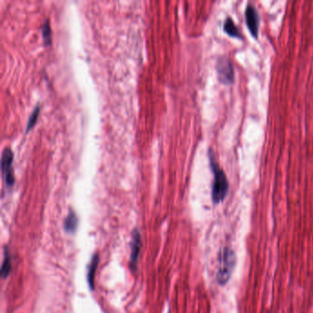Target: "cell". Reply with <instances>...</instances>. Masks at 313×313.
<instances>
[{"label": "cell", "instance_id": "obj_12", "mask_svg": "<svg viewBox=\"0 0 313 313\" xmlns=\"http://www.w3.org/2000/svg\"><path fill=\"white\" fill-rule=\"evenodd\" d=\"M5 257H4V261L2 263V270H1V275L3 278H7L9 275L10 270H11V263H10V257L8 255V252L6 251L5 253Z\"/></svg>", "mask_w": 313, "mask_h": 313}, {"label": "cell", "instance_id": "obj_4", "mask_svg": "<svg viewBox=\"0 0 313 313\" xmlns=\"http://www.w3.org/2000/svg\"><path fill=\"white\" fill-rule=\"evenodd\" d=\"M216 69L218 78L221 83L225 85H231L235 80V70L232 62L226 57H221L217 60Z\"/></svg>", "mask_w": 313, "mask_h": 313}, {"label": "cell", "instance_id": "obj_3", "mask_svg": "<svg viewBox=\"0 0 313 313\" xmlns=\"http://www.w3.org/2000/svg\"><path fill=\"white\" fill-rule=\"evenodd\" d=\"M13 158H14L13 152L9 147H6L3 150L2 157H1V166H2L3 178L5 179V182L7 186L13 185L15 182L13 166H12Z\"/></svg>", "mask_w": 313, "mask_h": 313}, {"label": "cell", "instance_id": "obj_5", "mask_svg": "<svg viewBox=\"0 0 313 313\" xmlns=\"http://www.w3.org/2000/svg\"><path fill=\"white\" fill-rule=\"evenodd\" d=\"M245 20L251 34L257 38L259 30V15L255 6L248 4L245 9Z\"/></svg>", "mask_w": 313, "mask_h": 313}, {"label": "cell", "instance_id": "obj_2", "mask_svg": "<svg viewBox=\"0 0 313 313\" xmlns=\"http://www.w3.org/2000/svg\"><path fill=\"white\" fill-rule=\"evenodd\" d=\"M218 270H217V281L223 286L227 284L236 263V256L234 250L230 247L221 248L218 257Z\"/></svg>", "mask_w": 313, "mask_h": 313}, {"label": "cell", "instance_id": "obj_8", "mask_svg": "<svg viewBox=\"0 0 313 313\" xmlns=\"http://www.w3.org/2000/svg\"><path fill=\"white\" fill-rule=\"evenodd\" d=\"M78 224V218L75 211L71 210L64 221V230L67 233H75Z\"/></svg>", "mask_w": 313, "mask_h": 313}, {"label": "cell", "instance_id": "obj_1", "mask_svg": "<svg viewBox=\"0 0 313 313\" xmlns=\"http://www.w3.org/2000/svg\"><path fill=\"white\" fill-rule=\"evenodd\" d=\"M210 167L212 169L214 175L213 185H212V200L215 204H218L226 198L229 190V182L228 178L221 169L219 164L217 163L214 154L211 150L209 152Z\"/></svg>", "mask_w": 313, "mask_h": 313}, {"label": "cell", "instance_id": "obj_11", "mask_svg": "<svg viewBox=\"0 0 313 313\" xmlns=\"http://www.w3.org/2000/svg\"><path fill=\"white\" fill-rule=\"evenodd\" d=\"M39 114H40V105L38 104V105H36L34 109L32 110V112H31V114H30L29 117H28V122H27V127H26V131H27V132L35 125L36 121H37L38 117H39Z\"/></svg>", "mask_w": 313, "mask_h": 313}, {"label": "cell", "instance_id": "obj_9", "mask_svg": "<svg viewBox=\"0 0 313 313\" xmlns=\"http://www.w3.org/2000/svg\"><path fill=\"white\" fill-rule=\"evenodd\" d=\"M223 28H224V30H225V32L227 33L228 35L232 36V37H236V38H242V34L240 33L239 28L236 27V25H235V23L232 18L228 17L226 21L224 22Z\"/></svg>", "mask_w": 313, "mask_h": 313}, {"label": "cell", "instance_id": "obj_7", "mask_svg": "<svg viewBox=\"0 0 313 313\" xmlns=\"http://www.w3.org/2000/svg\"><path fill=\"white\" fill-rule=\"evenodd\" d=\"M100 262V256L98 254L94 255L92 260L90 262V264L88 266V273H87V280H88V284L90 286V288L94 289V282H95V276H96V272L97 268L99 265Z\"/></svg>", "mask_w": 313, "mask_h": 313}, {"label": "cell", "instance_id": "obj_10", "mask_svg": "<svg viewBox=\"0 0 313 313\" xmlns=\"http://www.w3.org/2000/svg\"><path fill=\"white\" fill-rule=\"evenodd\" d=\"M42 34L45 45H50L52 43V30H51L50 22L46 20L42 26Z\"/></svg>", "mask_w": 313, "mask_h": 313}, {"label": "cell", "instance_id": "obj_6", "mask_svg": "<svg viewBox=\"0 0 313 313\" xmlns=\"http://www.w3.org/2000/svg\"><path fill=\"white\" fill-rule=\"evenodd\" d=\"M141 245H142V241H141V235L140 233L135 230L132 233V240H131V251H130V266L131 269H136V265H137V260H138V256L141 251Z\"/></svg>", "mask_w": 313, "mask_h": 313}]
</instances>
